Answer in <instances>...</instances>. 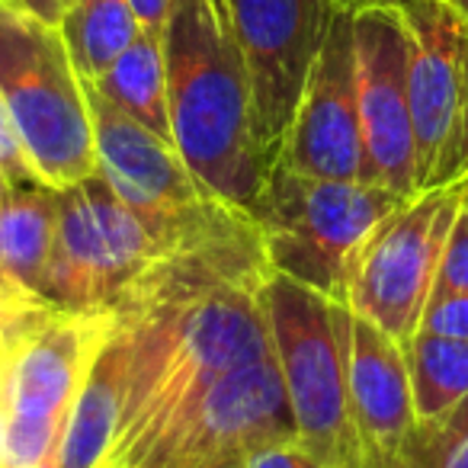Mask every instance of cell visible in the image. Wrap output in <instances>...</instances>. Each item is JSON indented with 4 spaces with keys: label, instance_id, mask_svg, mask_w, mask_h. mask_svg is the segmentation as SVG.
I'll return each mask as SVG.
<instances>
[{
    "label": "cell",
    "instance_id": "cell-1",
    "mask_svg": "<svg viewBox=\"0 0 468 468\" xmlns=\"http://www.w3.org/2000/svg\"><path fill=\"white\" fill-rule=\"evenodd\" d=\"M174 148L199 189L254 212L273 170L257 129L248 68L212 0H174L164 23Z\"/></svg>",
    "mask_w": 468,
    "mask_h": 468
},
{
    "label": "cell",
    "instance_id": "cell-2",
    "mask_svg": "<svg viewBox=\"0 0 468 468\" xmlns=\"http://www.w3.org/2000/svg\"><path fill=\"white\" fill-rule=\"evenodd\" d=\"M261 299L299 442L324 468H350L363 452L346 388L350 305L273 270Z\"/></svg>",
    "mask_w": 468,
    "mask_h": 468
},
{
    "label": "cell",
    "instance_id": "cell-3",
    "mask_svg": "<svg viewBox=\"0 0 468 468\" xmlns=\"http://www.w3.org/2000/svg\"><path fill=\"white\" fill-rule=\"evenodd\" d=\"M0 100L42 186L68 189L97 174L84 80L58 27L0 0Z\"/></svg>",
    "mask_w": 468,
    "mask_h": 468
},
{
    "label": "cell",
    "instance_id": "cell-4",
    "mask_svg": "<svg viewBox=\"0 0 468 468\" xmlns=\"http://www.w3.org/2000/svg\"><path fill=\"white\" fill-rule=\"evenodd\" d=\"M410 196L363 180H327L273 164L250 218L273 273L299 280L346 305V276L378 221Z\"/></svg>",
    "mask_w": 468,
    "mask_h": 468
},
{
    "label": "cell",
    "instance_id": "cell-5",
    "mask_svg": "<svg viewBox=\"0 0 468 468\" xmlns=\"http://www.w3.org/2000/svg\"><path fill=\"white\" fill-rule=\"evenodd\" d=\"M167 228L119 199L100 174L58 189V231L42 299L68 312H110L122 292L218 208Z\"/></svg>",
    "mask_w": 468,
    "mask_h": 468
},
{
    "label": "cell",
    "instance_id": "cell-6",
    "mask_svg": "<svg viewBox=\"0 0 468 468\" xmlns=\"http://www.w3.org/2000/svg\"><path fill=\"white\" fill-rule=\"evenodd\" d=\"M462 208V183L423 189L378 221L346 276V305L401 346L420 331L436 270Z\"/></svg>",
    "mask_w": 468,
    "mask_h": 468
},
{
    "label": "cell",
    "instance_id": "cell-7",
    "mask_svg": "<svg viewBox=\"0 0 468 468\" xmlns=\"http://www.w3.org/2000/svg\"><path fill=\"white\" fill-rule=\"evenodd\" d=\"M417 193L468 174V20L449 0H404Z\"/></svg>",
    "mask_w": 468,
    "mask_h": 468
},
{
    "label": "cell",
    "instance_id": "cell-8",
    "mask_svg": "<svg viewBox=\"0 0 468 468\" xmlns=\"http://www.w3.org/2000/svg\"><path fill=\"white\" fill-rule=\"evenodd\" d=\"M228 29L248 68L257 129L276 164L308 74L337 14L334 0H225Z\"/></svg>",
    "mask_w": 468,
    "mask_h": 468
},
{
    "label": "cell",
    "instance_id": "cell-9",
    "mask_svg": "<svg viewBox=\"0 0 468 468\" xmlns=\"http://www.w3.org/2000/svg\"><path fill=\"white\" fill-rule=\"evenodd\" d=\"M356 100L366 183L417 196V148L408 97V27L401 7L353 14Z\"/></svg>",
    "mask_w": 468,
    "mask_h": 468
},
{
    "label": "cell",
    "instance_id": "cell-10",
    "mask_svg": "<svg viewBox=\"0 0 468 468\" xmlns=\"http://www.w3.org/2000/svg\"><path fill=\"white\" fill-rule=\"evenodd\" d=\"M289 440H299V430L276 356L267 353L215 382L144 468H202Z\"/></svg>",
    "mask_w": 468,
    "mask_h": 468
},
{
    "label": "cell",
    "instance_id": "cell-11",
    "mask_svg": "<svg viewBox=\"0 0 468 468\" xmlns=\"http://www.w3.org/2000/svg\"><path fill=\"white\" fill-rule=\"evenodd\" d=\"M276 164L327 180H363L366 151L356 100L353 14L337 10L302 93Z\"/></svg>",
    "mask_w": 468,
    "mask_h": 468
},
{
    "label": "cell",
    "instance_id": "cell-12",
    "mask_svg": "<svg viewBox=\"0 0 468 468\" xmlns=\"http://www.w3.org/2000/svg\"><path fill=\"white\" fill-rule=\"evenodd\" d=\"M84 90L93 122L97 174L119 199L167 228H183L212 206L215 199L202 193L174 144L116 110L93 84H84Z\"/></svg>",
    "mask_w": 468,
    "mask_h": 468
},
{
    "label": "cell",
    "instance_id": "cell-13",
    "mask_svg": "<svg viewBox=\"0 0 468 468\" xmlns=\"http://www.w3.org/2000/svg\"><path fill=\"white\" fill-rule=\"evenodd\" d=\"M112 331V312H68L55 305L7 359L0 398L10 420H55L71 414L74 398Z\"/></svg>",
    "mask_w": 468,
    "mask_h": 468
},
{
    "label": "cell",
    "instance_id": "cell-14",
    "mask_svg": "<svg viewBox=\"0 0 468 468\" xmlns=\"http://www.w3.org/2000/svg\"><path fill=\"white\" fill-rule=\"evenodd\" d=\"M346 388L359 449L378 459L401 452L420 423L414 410L408 353L382 327L353 312L346 340Z\"/></svg>",
    "mask_w": 468,
    "mask_h": 468
},
{
    "label": "cell",
    "instance_id": "cell-15",
    "mask_svg": "<svg viewBox=\"0 0 468 468\" xmlns=\"http://www.w3.org/2000/svg\"><path fill=\"white\" fill-rule=\"evenodd\" d=\"M125 388H129V340L116 324L74 398L55 468H106L122 423Z\"/></svg>",
    "mask_w": 468,
    "mask_h": 468
},
{
    "label": "cell",
    "instance_id": "cell-16",
    "mask_svg": "<svg viewBox=\"0 0 468 468\" xmlns=\"http://www.w3.org/2000/svg\"><path fill=\"white\" fill-rule=\"evenodd\" d=\"M58 231V189H16L0 206V273L42 295Z\"/></svg>",
    "mask_w": 468,
    "mask_h": 468
},
{
    "label": "cell",
    "instance_id": "cell-17",
    "mask_svg": "<svg viewBox=\"0 0 468 468\" xmlns=\"http://www.w3.org/2000/svg\"><path fill=\"white\" fill-rule=\"evenodd\" d=\"M100 93L116 110L142 122L164 142L174 144L170 135L167 106V61H164V33L142 29L129 48L110 65V71L97 80Z\"/></svg>",
    "mask_w": 468,
    "mask_h": 468
},
{
    "label": "cell",
    "instance_id": "cell-18",
    "mask_svg": "<svg viewBox=\"0 0 468 468\" xmlns=\"http://www.w3.org/2000/svg\"><path fill=\"white\" fill-rule=\"evenodd\" d=\"M61 42L84 84H97L135 42L142 23L129 0H78L58 23Z\"/></svg>",
    "mask_w": 468,
    "mask_h": 468
},
{
    "label": "cell",
    "instance_id": "cell-19",
    "mask_svg": "<svg viewBox=\"0 0 468 468\" xmlns=\"http://www.w3.org/2000/svg\"><path fill=\"white\" fill-rule=\"evenodd\" d=\"M404 353L420 423L440 420L468 398V340L417 331Z\"/></svg>",
    "mask_w": 468,
    "mask_h": 468
},
{
    "label": "cell",
    "instance_id": "cell-20",
    "mask_svg": "<svg viewBox=\"0 0 468 468\" xmlns=\"http://www.w3.org/2000/svg\"><path fill=\"white\" fill-rule=\"evenodd\" d=\"M68 417H55V420H7V440H4V459L0 462L16 468L55 465L61 452V440H65Z\"/></svg>",
    "mask_w": 468,
    "mask_h": 468
},
{
    "label": "cell",
    "instance_id": "cell-21",
    "mask_svg": "<svg viewBox=\"0 0 468 468\" xmlns=\"http://www.w3.org/2000/svg\"><path fill=\"white\" fill-rule=\"evenodd\" d=\"M417 436L433 468H468V398L440 420L417 423Z\"/></svg>",
    "mask_w": 468,
    "mask_h": 468
},
{
    "label": "cell",
    "instance_id": "cell-22",
    "mask_svg": "<svg viewBox=\"0 0 468 468\" xmlns=\"http://www.w3.org/2000/svg\"><path fill=\"white\" fill-rule=\"evenodd\" d=\"M446 292H468V208L465 206L455 215L440 270H436L433 295H446Z\"/></svg>",
    "mask_w": 468,
    "mask_h": 468
},
{
    "label": "cell",
    "instance_id": "cell-23",
    "mask_svg": "<svg viewBox=\"0 0 468 468\" xmlns=\"http://www.w3.org/2000/svg\"><path fill=\"white\" fill-rule=\"evenodd\" d=\"M420 331L446 334V337L468 340V292H446L430 295L427 312H423Z\"/></svg>",
    "mask_w": 468,
    "mask_h": 468
},
{
    "label": "cell",
    "instance_id": "cell-24",
    "mask_svg": "<svg viewBox=\"0 0 468 468\" xmlns=\"http://www.w3.org/2000/svg\"><path fill=\"white\" fill-rule=\"evenodd\" d=\"M0 167L7 170V176L14 180L16 189H27V186H42L36 180V170L29 164L27 151H23L20 138H16V129L7 116V106L0 100Z\"/></svg>",
    "mask_w": 468,
    "mask_h": 468
},
{
    "label": "cell",
    "instance_id": "cell-25",
    "mask_svg": "<svg viewBox=\"0 0 468 468\" xmlns=\"http://www.w3.org/2000/svg\"><path fill=\"white\" fill-rule=\"evenodd\" d=\"M244 468H324V465L299 440H289L244 455Z\"/></svg>",
    "mask_w": 468,
    "mask_h": 468
},
{
    "label": "cell",
    "instance_id": "cell-26",
    "mask_svg": "<svg viewBox=\"0 0 468 468\" xmlns=\"http://www.w3.org/2000/svg\"><path fill=\"white\" fill-rule=\"evenodd\" d=\"M350 468H433L427 459V452H423L420 446V436H410V442L401 449V452L395 455H385V459H378V455H366L359 452V459L353 462Z\"/></svg>",
    "mask_w": 468,
    "mask_h": 468
},
{
    "label": "cell",
    "instance_id": "cell-27",
    "mask_svg": "<svg viewBox=\"0 0 468 468\" xmlns=\"http://www.w3.org/2000/svg\"><path fill=\"white\" fill-rule=\"evenodd\" d=\"M7 4H14V7L39 16V20L48 23V27H58L61 16H65L78 0H7Z\"/></svg>",
    "mask_w": 468,
    "mask_h": 468
},
{
    "label": "cell",
    "instance_id": "cell-28",
    "mask_svg": "<svg viewBox=\"0 0 468 468\" xmlns=\"http://www.w3.org/2000/svg\"><path fill=\"white\" fill-rule=\"evenodd\" d=\"M138 14V23L142 29H151V33H164V23H167L170 4L174 0H129Z\"/></svg>",
    "mask_w": 468,
    "mask_h": 468
},
{
    "label": "cell",
    "instance_id": "cell-29",
    "mask_svg": "<svg viewBox=\"0 0 468 468\" xmlns=\"http://www.w3.org/2000/svg\"><path fill=\"white\" fill-rule=\"evenodd\" d=\"M340 10H350V14H359V10L369 7H401V0H334Z\"/></svg>",
    "mask_w": 468,
    "mask_h": 468
},
{
    "label": "cell",
    "instance_id": "cell-30",
    "mask_svg": "<svg viewBox=\"0 0 468 468\" xmlns=\"http://www.w3.org/2000/svg\"><path fill=\"white\" fill-rule=\"evenodd\" d=\"M14 193H16L14 180H10V176H7V170L0 167V206H4V202H7V199H10V196H14Z\"/></svg>",
    "mask_w": 468,
    "mask_h": 468
},
{
    "label": "cell",
    "instance_id": "cell-31",
    "mask_svg": "<svg viewBox=\"0 0 468 468\" xmlns=\"http://www.w3.org/2000/svg\"><path fill=\"white\" fill-rule=\"evenodd\" d=\"M7 420H10L7 404L0 401V459H4V440H7Z\"/></svg>",
    "mask_w": 468,
    "mask_h": 468
},
{
    "label": "cell",
    "instance_id": "cell-32",
    "mask_svg": "<svg viewBox=\"0 0 468 468\" xmlns=\"http://www.w3.org/2000/svg\"><path fill=\"white\" fill-rule=\"evenodd\" d=\"M202 468H244V459H221V462H212V465H202Z\"/></svg>",
    "mask_w": 468,
    "mask_h": 468
},
{
    "label": "cell",
    "instance_id": "cell-33",
    "mask_svg": "<svg viewBox=\"0 0 468 468\" xmlns=\"http://www.w3.org/2000/svg\"><path fill=\"white\" fill-rule=\"evenodd\" d=\"M212 7H215V14H218L221 20L228 23V10H225V0H212Z\"/></svg>",
    "mask_w": 468,
    "mask_h": 468
},
{
    "label": "cell",
    "instance_id": "cell-34",
    "mask_svg": "<svg viewBox=\"0 0 468 468\" xmlns=\"http://www.w3.org/2000/svg\"><path fill=\"white\" fill-rule=\"evenodd\" d=\"M449 4H452V7L459 10V14H462V16H465V20H468V0H449Z\"/></svg>",
    "mask_w": 468,
    "mask_h": 468
},
{
    "label": "cell",
    "instance_id": "cell-35",
    "mask_svg": "<svg viewBox=\"0 0 468 468\" xmlns=\"http://www.w3.org/2000/svg\"><path fill=\"white\" fill-rule=\"evenodd\" d=\"M459 183H462V206H465V208H468V174H465V176H462V180H459Z\"/></svg>",
    "mask_w": 468,
    "mask_h": 468
},
{
    "label": "cell",
    "instance_id": "cell-36",
    "mask_svg": "<svg viewBox=\"0 0 468 468\" xmlns=\"http://www.w3.org/2000/svg\"><path fill=\"white\" fill-rule=\"evenodd\" d=\"M0 286H14V280H7V276L0 273Z\"/></svg>",
    "mask_w": 468,
    "mask_h": 468
},
{
    "label": "cell",
    "instance_id": "cell-37",
    "mask_svg": "<svg viewBox=\"0 0 468 468\" xmlns=\"http://www.w3.org/2000/svg\"><path fill=\"white\" fill-rule=\"evenodd\" d=\"M0 468H16V465H4V462H0ZM33 468H55V465H33Z\"/></svg>",
    "mask_w": 468,
    "mask_h": 468
},
{
    "label": "cell",
    "instance_id": "cell-38",
    "mask_svg": "<svg viewBox=\"0 0 468 468\" xmlns=\"http://www.w3.org/2000/svg\"><path fill=\"white\" fill-rule=\"evenodd\" d=\"M106 468H116V465H106Z\"/></svg>",
    "mask_w": 468,
    "mask_h": 468
},
{
    "label": "cell",
    "instance_id": "cell-39",
    "mask_svg": "<svg viewBox=\"0 0 468 468\" xmlns=\"http://www.w3.org/2000/svg\"><path fill=\"white\" fill-rule=\"evenodd\" d=\"M401 4H404V0H401Z\"/></svg>",
    "mask_w": 468,
    "mask_h": 468
}]
</instances>
